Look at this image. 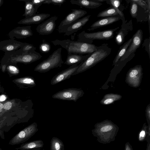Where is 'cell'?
<instances>
[{"label": "cell", "mask_w": 150, "mask_h": 150, "mask_svg": "<svg viewBox=\"0 0 150 150\" xmlns=\"http://www.w3.org/2000/svg\"><path fill=\"white\" fill-rule=\"evenodd\" d=\"M24 1L25 3V12L23 16L25 17V18H29L32 16L36 14L37 10L30 0H19Z\"/></svg>", "instance_id": "23"}, {"label": "cell", "mask_w": 150, "mask_h": 150, "mask_svg": "<svg viewBox=\"0 0 150 150\" xmlns=\"http://www.w3.org/2000/svg\"><path fill=\"white\" fill-rule=\"evenodd\" d=\"M62 48H59L54 51L47 59L37 65L34 71L44 73L54 68L61 67L64 63L62 57Z\"/></svg>", "instance_id": "4"}, {"label": "cell", "mask_w": 150, "mask_h": 150, "mask_svg": "<svg viewBox=\"0 0 150 150\" xmlns=\"http://www.w3.org/2000/svg\"><path fill=\"white\" fill-rule=\"evenodd\" d=\"M120 19L122 20V18L120 16L107 17L97 20L93 23L87 30L90 31L105 26L116 22Z\"/></svg>", "instance_id": "16"}, {"label": "cell", "mask_w": 150, "mask_h": 150, "mask_svg": "<svg viewBox=\"0 0 150 150\" xmlns=\"http://www.w3.org/2000/svg\"><path fill=\"white\" fill-rule=\"evenodd\" d=\"M90 54L83 55L68 53L66 60L64 64L70 66L78 65L86 60Z\"/></svg>", "instance_id": "19"}, {"label": "cell", "mask_w": 150, "mask_h": 150, "mask_svg": "<svg viewBox=\"0 0 150 150\" xmlns=\"http://www.w3.org/2000/svg\"><path fill=\"white\" fill-rule=\"evenodd\" d=\"M7 98L6 96L4 95L0 96V102H2L5 100Z\"/></svg>", "instance_id": "40"}, {"label": "cell", "mask_w": 150, "mask_h": 150, "mask_svg": "<svg viewBox=\"0 0 150 150\" xmlns=\"http://www.w3.org/2000/svg\"><path fill=\"white\" fill-rule=\"evenodd\" d=\"M50 16V14L48 13L37 14L29 18H25L20 21L17 23L19 24L25 25L38 24L43 21Z\"/></svg>", "instance_id": "18"}, {"label": "cell", "mask_w": 150, "mask_h": 150, "mask_svg": "<svg viewBox=\"0 0 150 150\" xmlns=\"http://www.w3.org/2000/svg\"><path fill=\"white\" fill-rule=\"evenodd\" d=\"M35 6L36 9L38 10V8L41 6L45 0H30Z\"/></svg>", "instance_id": "37"}, {"label": "cell", "mask_w": 150, "mask_h": 150, "mask_svg": "<svg viewBox=\"0 0 150 150\" xmlns=\"http://www.w3.org/2000/svg\"><path fill=\"white\" fill-rule=\"evenodd\" d=\"M38 125L34 122L26 127L14 136L9 144L12 145L23 143L32 137L38 131Z\"/></svg>", "instance_id": "6"}, {"label": "cell", "mask_w": 150, "mask_h": 150, "mask_svg": "<svg viewBox=\"0 0 150 150\" xmlns=\"http://www.w3.org/2000/svg\"><path fill=\"white\" fill-rule=\"evenodd\" d=\"M119 27L93 33H86L85 30L79 33L77 36L78 41L92 44L94 40H108L113 38L114 32Z\"/></svg>", "instance_id": "5"}, {"label": "cell", "mask_w": 150, "mask_h": 150, "mask_svg": "<svg viewBox=\"0 0 150 150\" xmlns=\"http://www.w3.org/2000/svg\"><path fill=\"white\" fill-rule=\"evenodd\" d=\"M50 150H64V146L63 142L58 138L54 137L50 142Z\"/></svg>", "instance_id": "26"}, {"label": "cell", "mask_w": 150, "mask_h": 150, "mask_svg": "<svg viewBox=\"0 0 150 150\" xmlns=\"http://www.w3.org/2000/svg\"><path fill=\"white\" fill-rule=\"evenodd\" d=\"M44 144L42 140H38L23 143L16 149L18 150H40L43 147Z\"/></svg>", "instance_id": "20"}, {"label": "cell", "mask_w": 150, "mask_h": 150, "mask_svg": "<svg viewBox=\"0 0 150 150\" xmlns=\"http://www.w3.org/2000/svg\"><path fill=\"white\" fill-rule=\"evenodd\" d=\"M33 33L31 29V26L28 25L22 27H18L12 30L8 33L10 39H14L26 38L31 36Z\"/></svg>", "instance_id": "13"}, {"label": "cell", "mask_w": 150, "mask_h": 150, "mask_svg": "<svg viewBox=\"0 0 150 150\" xmlns=\"http://www.w3.org/2000/svg\"><path fill=\"white\" fill-rule=\"evenodd\" d=\"M120 16L116 10L113 7H110L100 12L97 16L98 17H110Z\"/></svg>", "instance_id": "27"}, {"label": "cell", "mask_w": 150, "mask_h": 150, "mask_svg": "<svg viewBox=\"0 0 150 150\" xmlns=\"http://www.w3.org/2000/svg\"><path fill=\"white\" fill-rule=\"evenodd\" d=\"M6 68L9 73L13 74H17L19 73V70L18 68L13 65H7Z\"/></svg>", "instance_id": "34"}, {"label": "cell", "mask_w": 150, "mask_h": 150, "mask_svg": "<svg viewBox=\"0 0 150 150\" xmlns=\"http://www.w3.org/2000/svg\"><path fill=\"white\" fill-rule=\"evenodd\" d=\"M58 17L55 16L43 21L36 28L37 32L42 35H48L52 33L56 27V21Z\"/></svg>", "instance_id": "11"}, {"label": "cell", "mask_w": 150, "mask_h": 150, "mask_svg": "<svg viewBox=\"0 0 150 150\" xmlns=\"http://www.w3.org/2000/svg\"><path fill=\"white\" fill-rule=\"evenodd\" d=\"M7 65L5 64H1L2 71L3 72H4L6 68Z\"/></svg>", "instance_id": "42"}, {"label": "cell", "mask_w": 150, "mask_h": 150, "mask_svg": "<svg viewBox=\"0 0 150 150\" xmlns=\"http://www.w3.org/2000/svg\"><path fill=\"white\" fill-rule=\"evenodd\" d=\"M0 150H3L1 148H0Z\"/></svg>", "instance_id": "48"}, {"label": "cell", "mask_w": 150, "mask_h": 150, "mask_svg": "<svg viewBox=\"0 0 150 150\" xmlns=\"http://www.w3.org/2000/svg\"><path fill=\"white\" fill-rule=\"evenodd\" d=\"M133 29L132 20L128 22L127 20L122 22L121 28L117 32L115 40L118 45H122L124 42L125 36Z\"/></svg>", "instance_id": "14"}, {"label": "cell", "mask_w": 150, "mask_h": 150, "mask_svg": "<svg viewBox=\"0 0 150 150\" xmlns=\"http://www.w3.org/2000/svg\"><path fill=\"white\" fill-rule=\"evenodd\" d=\"M133 1L136 3L138 5H139L142 7L144 8L145 10H147L148 11H150V9L149 8L148 6L145 1L142 0H132Z\"/></svg>", "instance_id": "32"}, {"label": "cell", "mask_w": 150, "mask_h": 150, "mask_svg": "<svg viewBox=\"0 0 150 150\" xmlns=\"http://www.w3.org/2000/svg\"><path fill=\"white\" fill-rule=\"evenodd\" d=\"M125 150H132L129 144H126L125 146Z\"/></svg>", "instance_id": "41"}, {"label": "cell", "mask_w": 150, "mask_h": 150, "mask_svg": "<svg viewBox=\"0 0 150 150\" xmlns=\"http://www.w3.org/2000/svg\"><path fill=\"white\" fill-rule=\"evenodd\" d=\"M0 67H1V66H0Z\"/></svg>", "instance_id": "49"}, {"label": "cell", "mask_w": 150, "mask_h": 150, "mask_svg": "<svg viewBox=\"0 0 150 150\" xmlns=\"http://www.w3.org/2000/svg\"><path fill=\"white\" fill-rule=\"evenodd\" d=\"M66 1L65 0H45L43 4H52L55 5L60 6Z\"/></svg>", "instance_id": "33"}, {"label": "cell", "mask_w": 150, "mask_h": 150, "mask_svg": "<svg viewBox=\"0 0 150 150\" xmlns=\"http://www.w3.org/2000/svg\"><path fill=\"white\" fill-rule=\"evenodd\" d=\"M146 116L149 125L150 123V104H149L146 106Z\"/></svg>", "instance_id": "38"}, {"label": "cell", "mask_w": 150, "mask_h": 150, "mask_svg": "<svg viewBox=\"0 0 150 150\" xmlns=\"http://www.w3.org/2000/svg\"><path fill=\"white\" fill-rule=\"evenodd\" d=\"M70 2L72 4L89 9L98 8L103 4L101 3L95 2L91 0H71Z\"/></svg>", "instance_id": "21"}, {"label": "cell", "mask_w": 150, "mask_h": 150, "mask_svg": "<svg viewBox=\"0 0 150 150\" xmlns=\"http://www.w3.org/2000/svg\"><path fill=\"white\" fill-rule=\"evenodd\" d=\"M84 93L83 91L80 88H69L57 92L52 95V97L54 99L76 102Z\"/></svg>", "instance_id": "7"}, {"label": "cell", "mask_w": 150, "mask_h": 150, "mask_svg": "<svg viewBox=\"0 0 150 150\" xmlns=\"http://www.w3.org/2000/svg\"><path fill=\"white\" fill-rule=\"evenodd\" d=\"M147 128V126L146 125V123H144L142 129L139 133V141H142L145 138L146 135Z\"/></svg>", "instance_id": "35"}, {"label": "cell", "mask_w": 150, "mask_h": 150, "mask_svg": "<svg viewBox=\"0 0 150 150\" xmlns=\"http://www.w3.org/2000/svg\"><path fill=\"white\" fill-rule=\"evenodd\" d=\"M150 37L148 39H145L144 40V42L143 44V45L145 48L146 51L147 52L148 54L149 57L150 58Z\"/></svg>", "instance_id": "36"}, {"label": "cell", "mask_w": 150, "mask_h": 150, "mask_svg": "<svg viewBox=\"0 0 150 150\" xmlns=\"http://www.w3.org/2000/svg\"><path fill=\"white\" fill-rule=\"evenodd\" d=\"M131 1L130 9V13L131 16L133 18H135L137 15L138 5L135 2L130 0Z\"/></svg>", "instance_id": "31"}, {"label": "cell", "mask_w": 150, "mask_h": 150, "mask_svg": "<svg viewBox=\"0 0 150 150\" xmlns=\"http://www.w3.org/2000/svg\"><path fill=\"white\" fill-rule=\"evenodd\" d=\"M78 67L79 65H74L59 72L52 78L50 81V84L54 85L69 79Z\"/></svg>", "instance_id": "12"}, {"label": "cell", "mask_w": 150, "mask_h": 150, "mask_svg": "<svg viewBox=\"0 0 150 150\" xmlns=\"http://www.w3.org/2000/svg\"><path fill=\"white\" fill-rule=\"evenodd\" d=\"M106 2L108 4L110 5L111 6L113 7L116 10L118 14L122 18V22L125 21L124 14L118 8L120 4V1L118 0H107Z\"/></svg>", "instance_id": "28"}, {"label": "cell", "mask_w": 150, "mask_h": 150, "mask_svg": "<svg viewBox=\"0 0 150 150\" xmlns=\"http://www.w3.org/2000/svg\"><path fill=\"white\" fill-rule=\"evenodd\" d=\"M12 106V103L8 101L5 103L3 105V108L5 110H9L11 108Z\"/></svg>", "instance_id": "39"}, {"label": "cell", "mask_w": 150, "mask_h": 150, "mask_svg": "<svg viewBox=\"0 0 150 150\" xmlns=\"http://www.w3.org/2000/svg\"><path fill=\"white\" fill-rule=\"evenodd\" d=\"M42 56L36 51L31 53H23L19 49L17 50L5 52L2 59V64L13 65L17 63L30 64L40 59Z\"/></svg>", "instance_id": "3"}, {"label": "cell", "mask_w": 150, "mask_h": 150, "mask_svg": "<svg viewBox=\"0 0 150 150\" xmlns=\"http://www.w3.org/2000/svg\"><path fill=\"white\" fill-rule=\"evenodd\" d=\"M132 40V38L129 39L120 47L113 62V65H114V66L116 65L118 62L125 53L131 44Z\"/></svg>", "instance_id": "24"}, {"label": "cell", "mask_w": 150, "mask_h": 150, "mask_svg": "<svg viewBox=\"0 0 150 150\" xmlns=\"http://www.w3.org/2000/svg\"><path fill=\"white\" fill-rule=\"evenodd\" d=\"M150 12L149 11V14H148V23H149V31L150 32Z\"/></svg>", "instance_id": "44"}, {"label": "cell", "mask_w": 150, "mask_h": 150, "mask_svg": "<svg viewBox=\"0 0 150 150\" xmlns=\"http://www.w3.org/2000/svg\"><path fill=\"white\" fill-rule=\"evenodd\" d=\"M24 43L11 39L0 42V50L5 52L17 50L21 48Z\"/></svg>", "instance_id": "15"}, {"label": "cell", "mask_w": 150, "mask_h": 150, "mask_svg": "<svg viewBox=\"0 0 150 150\" xmlns=\"http://www.w3.org/2000/svg\"><path fill=\"white\" fill-rule=\"evenodd\" d=\"M91 16L88 15L81 18L68 27L64 33L65 36H69L82 28L88 21Z\"/></svg>", "instance_id": "17"}, {"label": "cell", "mask_w": 150, "mask_h": 150, "mask_svg": "<svg viewBox=\"0 0 150 150\" xmlns=\"http://www.w3.org/2000/svg\"><path fill=\"white\" fill-rule=\"evenodd\" d=\"M51 42L54 45H59L65 49L68 53L83 55L91 54L96 50L97 46L92 44L75 41L69 39H56Z\"/></svg>", "instance_id": "2"}, {"label": "cell", "mask_w": 150, "mask_h": 150, "mask_svg": "<svg viewBox=\"0 0 150 150\" xmlns=\"http://www.w3.org/2000/svg\"><path fill=\"white\" fill-rule=\"evenodd\" d=\"M3 3V1L2 0H0V7L2 5Z\"/></svg>", "instance_id": "46"}, {"label": "cell", "mask_w": 150, "mask_h": 150, "mask_svg": "<svg viewBox=\"0 0 150 150\" xmlns=\"http://www.w3.org/2000/svg\"><path fill=\"white\" fill-rule=\"evenodd\" d=\"M2 20V18L1 17H0V21H1Z\"/></svg>", "instance_id": "47"}, {"label": "cell", "mask_w": 150, "mask_h": 150, "mask_svg": "<svg viewBox=\"0 0 150 150\" xmlns=\"http://www.w3.org/2000/svg\"><path fill=\"white\" fill-rule=\"evenodd\" d=\"M111 50V49L107 43L97 46L96 50L91 53L86 60L79 64L78 69L72 76L84 72L93 67L108 56Z\"/></svg>", "instance_id": "1"}, {"label": "cell", "mask_w": 150, "mask_h": 150, "mask_svg": "<svg viewBox=\"0 0 150 150\" xmlns=\"http://www.w3.org/2000/svg\"><path fill=\"white\" fill-rule=\"evenodd\" d=\"M15 81L28 87H33L36 86V82L35 79L33 77L30 76L16 79Z\"/></svg>", "instance_id": "25"}, {"label": "cell", "mask_w": 150, "mask_h": 150, "mask_svg": "<svg viewBox=\"0 0 150 150\" xmlns=\"http://www.w3.org/2000/svg\"><path fill=\"white\" fill-rule=\"evenodd\" d=\"M36 47L31 44L24 43L23 46L19 50L23 53H29L35 51Z\"/></svg>", "instance_id": "29"}, {"label": "cell", "mask_w": 150, "mask_h": 150, "mask_svg": "<svg viewBox=\"0 0 150 150\" xmlns=\"http://www.w3.org/2000/svg\"><path fill=\"white\" fill-rule=\"evenodd\" d=\"M71 10L58 26L57 30L59 33H64L68 27L87 13L86 11L82 9H73Z\"/></svg>", "instance_id": "8"}, {"label": "cell", "mask_w": 150, "mask_h": 150, "mask_svg": "<svg viewBox=\"0 0 150 150\" xmlns=\"http://www.w3.org/2000/svg\"><path fill=\"white\" fill-rule=\"evenodd\" d=\"M122 96L117 93H110L105 94L100 101L103 105H107L113 103L116 101L120 100Z\"/></svg>", "instance_id": "22"}, {"label": "cell", "mask_w": 150, "mask_h": 150, "mask_svg": "<svg viewBox=\"0 0 150 150\" xmlns=\"http://www.w3.org/2000/svg\"><path fill=\"white\" fill-rule=\"evenodd\" d=\"M51 48L50 44L45 40H43L42 42L39 46V50L43 53L49 52L51 50Z\"/></svg>", "instance_id": "30"}, {"label": "cell", "mask_w": 150, "mask_h": 150, "mask_svg": "<svg viewBox=\"0 0 150 150\" xmlns=\"http://www.w3.org/2000/svg\"><path fill=\"white\" fill-rule=\"evenodd\" d=\"M143 75L142 66L137 65L128 70L126 74L125 82L131 87L137 88L141 84Z\"/></svg>", "instance_id": "9"}, {"label": "cell", "mask_w": 150, "mask_h": 150, "mask_svg": "<svg viewBox=\"0 0 150 150\" xmlns=\"http://www.w3.org/2000/svg\"><path fill=\"white\" fill-rule=\"evenodd\" d=\"M3 108V104L0 103V112H1L2 111V109Z\"/></svg>", "instance_id": "45"}, {"label": "cell", "mask_w": 150, "mask_h": 150, "mask_svg": "<svg viewBox=\"0 0 150 150\" xmlns=\"http://www.w3.org/2000/svg\"><path fill=\"white\" fill-rule=\"evenodd\" d=\"M143 37V33L142 30L139 29L133 36L131 44L119 61H123L127 58L131 54L134 53L137 49L141 45Z\"/></svg>", "instance_id": "10"}, {"label": "cell", "mask_w": 150, "mask_h": 150, "mask_svg": "<svg viewBox=\"0 0 150 150\" xmlns=\"http://www.w3.org/2000/svg\"><path fill=\"white\" fill-rule=\"evenodd\" d=\"M93 1L96 2L101 3L104 1H106V0H91Z\"/></svg>", "instance_id": "43"}]
</instances>
